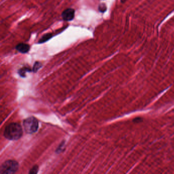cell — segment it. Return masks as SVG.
Masks as SVG:
<instances>
[{"label": "cell", "mask_w": 174, "mask_h": 174, "mask_svg": "<svg viewBox=\"0 0 174 174\" xmlns=\"http://www.w3.org/2000/svg\"><path fill=\"white\" fill-rule=\"evenodd\" d=\"M30 70L29 68H28V67H23V68H21L20 70L19 71V74H20V76H21L22 77H24L25 76V74L27 72H30Z\"/></svg>", "instance_id": "cell-7"}, {"label": "cell", "mask_w": 174, "mask_h": 174, "mask_svg": "<svg viewBox=\"0 0 174 174\" xmlns=\"http://www.w3.org/2000/svg\"><path fill=\"white\" fill-rule=\"evenodd\" d=\"M19 169V164L14 160H9L4 162L0 169L1 174H13Z\"/></svg>", "instance_id": "cell-2"}, {"label": "cell", "mask_w": 174, "mask_h": 174, "mask_svg": "<svg viewBox=\"0 0 174 174\" xmlns=\"http://www.w3.org/2000/svg\"><path fill=\"white\" fill-rule=\"evenodd\" d=\"M121 2H122V3H124V2L126 1V0H121Z\"/></svg>", "instance_id": "cell-11"}, {"label": "cell", "mask_w": 174, "mask_h": 174, "mask_svg": "<svg viewBox=\"0 0 174 174\" xmlns=\"http://www.w3.org/2000/svg\"><path fill=\"white\" fill-rule=\"evenodd\" d=\"M16 50H17L20 53L25 54V53H27L29 52L30 49V47L28 44L20 43L16 46Z\"/></svg>", "instance_id": "cell-5"}, {"label": "cell", "mask_w": 174, "mask_h": 174, "mask_svg": "<svg viewBox=\"0 0 174 174\" xmlns=\"http://www.w3.org/2000/svg\"><path fill=\"white\" fill-rule=\"evenodd\" d=\"M41 67H42V63H41L39 62H35V63L34 64L33 68V72H37L39 68H41Z\"/></svg>", "instance_id": "cell-9"}, {"label": "cell", "mask_w": 174, "mask_h": 174, "mask_svg": "<svg viewBox=\"0 0 174 174\" xmlns=\"http://www.w3.org/2000/svg\"><path fill=\"white\" fill-rule=\"evenodd\" d=\"M98 9H99V10L100 12H101V13H104L106 11V10H107V7H106V5H105V4H100L99 6Z\"/></svg>", "instance_id": "cell-8"}, {"label": "cell", "mask_w": 174, "mask_h": 174, "mask_svg": "<svg viewBox=\"0 0 174 174\" xmlns=\"http://www.w3.org/2000/svg\"><path fill=\"white\" fill-rule=\"evenodd\" d=\"M24 127L27 133L32 134L36 132L38 128V121L34 117H30L24 120Z\"/></svg>", "instance_id": "cell-3"}, {"label": "cell", "mask_w": 174, "mask_h": 174, "mask_svg": "<svg viewBox=\"0 0 174 174\" xmlns=\"http://www.w3.org/2000/svg\"><path fill=\"white\" fill-rule=\"evenodd\" d=\"M23 133L22 126L18 123H13L6 127L4 135L9 140H16L22 137Z\"/></svg>", "instance_id": "cell-1"}, {"label": "cell", "mask_w": 174, "mask_h": 174, "mask_svg": "<svg viewBox=\"0 0 174 174\" xmlns=\"http://www.w3.org/2000/svg\"><path fill=\"white\" fill-rule=\"evenodd\" d=\"M53 36V34L51 33H47V34L44 35L42 38H41V39L38 42V44H42L44 42H46L47 41H49V39H51Z\"/></svg>", "instance_id": "cell-6"}, {"label": "cell", "mask_w": 174, "mask_h": 174, "mask_svg": "<svg viewBox=\"0 0 174 174\" xmlns=\"http://www.w3.org/2000/svg\"><path fill=\"white\" fill-rule=\"evenodd\" d=\"M61 16L64 20L71 21L74 19L75 10L72 8H68L63 11Z\"/></svg>", "instance_id": "cell-4"}, {"label": "cell", "mask_w": 174, "mask_h": 174, "mask_svg": "<svg viewBox=\"0 0 174 174\" xmlns=\"http://www.w3.org/2000/svg\"><path fill=\"white\" fill-rule=\"evenodd\" d=\"M38 167L37 166H35L31 169L30 172V173H36L38 172Z\"/></svg>", "instance_id": "cell-10"}]
</instances>
